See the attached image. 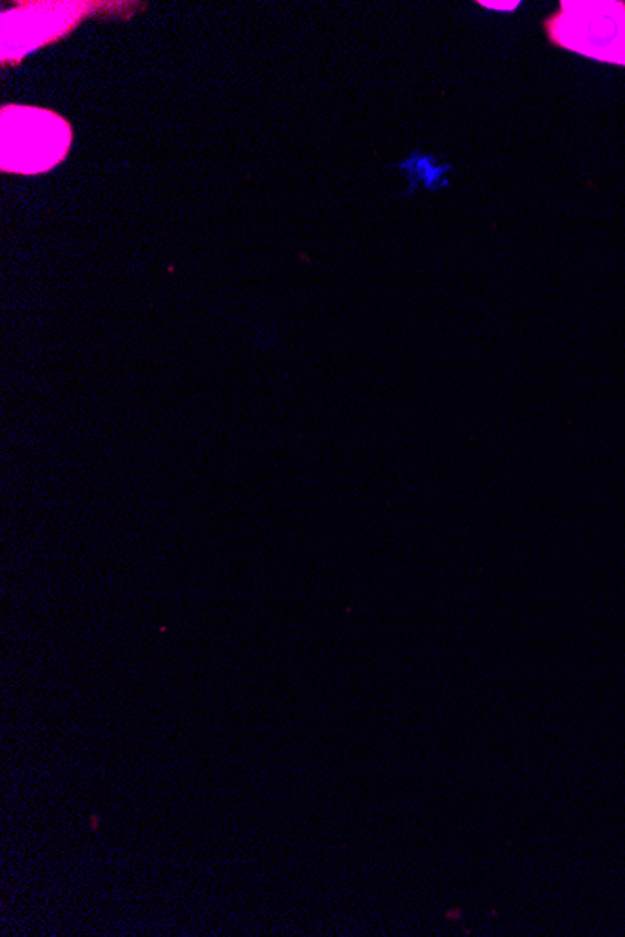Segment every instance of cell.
<instances>
[{
    "label": "cell",
    "mask_w": 625,
    "mask_h": 937,
    "mask_svg": "<svg viewBox=\"0 0 625 937\" xmlns=\"http://www.w3.org/2000/svg\"><path fill=\"white\" fill-rule=\"evenodd\" d=\"M543 30L554 47L625 68V0H562Z\"/></svg>",
    "instance_id": "cell-1"
},
{
    "label": "cell",
    "mask_w": 625,
    "mask_h": 937,
    "mask_svg": "<svg viewBox=\"0 0 625 937\" xmlns=\"http://www.w3.org/2000/svg\"><path fill=\"white\" fill-rule=\"evenodd\" d=\"M70 126L55 113L32 107L2 109V167L6 173H44L70 148Z\"/></svg>",
    "instance_id": "cell-2"
},
{
    "label": "cell",
    "mask_w": 625,
    "mask_h": 937,
    "mask_svg": "<svg viewBox=\"0 0 625 937\" xmlns=\"http://www.w3.org/2000/svg\"><path fill=\"white\" fill-rule=\"evenodd\" d=\"M478 4L483 6V8H489V10H508V12L517 10V6H519L517 0H513V2H496V0H489V2H487V0H480Z\"/></svg>",
    "instance_id": "cell-3"
}]
</instances>
